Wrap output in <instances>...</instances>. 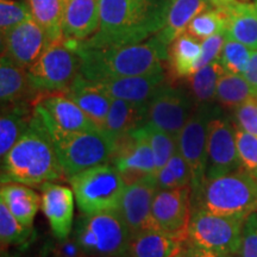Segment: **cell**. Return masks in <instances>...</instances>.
Wrapping results in <instances>:
<instances>
[{"mask_svg": "<svg viewBox=\"0 0 257 257\" xmlns=\"http://www.w3.org/2000/svg\"><path fill=\"white\" fill-rule=\"evenodd\" d=\"M76 42L61 37L50 41L30 68L31 86L41 96L50 93H66L81 70Z\"/></svg>", "mask_w": 257, "mask_h": 257, "instance_id": "cell-6", "label": "cell"}, {"mask_svg": "<svg viewBox=\"0 0 257 257\" xmlns=\"http://www.w3.org/2000/svg\"><path fill=\"white\" fill-rule=\"evenodd\" d=\"M224 73V68L217 60L189 76V92L192 93L195 104H208L216 99L218 81Z\"/></svg>", "mask_w": 257, "mask_h": 257, "instance_id": "cell-30", "label": "cell"}, {"mask_svg": "<svg viewBox=\"0 0 257 257\" xmlns=\"http://www.w3.org/2000/svg\"><path fill=\"white\" fill-rule=\"evenodd\" d=\"M167 80L168 78L163 70L146 75L105 80L95 83L111 98L123 99L137 104H148Z\"/></svg>", "mask_w": 257, "mask_h": 257, "instance_id": "cell-20", "label": "cell"}, {"mask_svg": "<svg viewBox=\"0 0 257 257\" xmlns=\"http://www.w3.org/2000/svg\"><path fill=\"white\" fill-rule=\"evenodd\" d=\"M227 22L226 8L223 9H210L198 15L189 23L187 34L195 37L199 41L214 36L218 34H225Z\"/></svg>", "mask_w": 257, "mask_h": 257, "instance_id": "cell-34", "label": "cell"}, {"mask_svg": "<svg viewBox=\"0 0 257 257\" xmlns=\"http://www.w3.org/2000/svg\"><path fill=\"white\" fill-rule=\"evenodd\" d=\"M76 205L83 214L117 210L126 188L124 179L111 163L96 166L70 176Z\"/></svg>", "mask_w": 257, "mask_h": 257, "instance_id": "cell-7", "label": "cell"}, {"mask_svg": "<svg viewBox=\"0 0 257 257\" xmlns=\"http://www.w3.org/2000/svg\"><path fill=\"white\" fill-rule=\"evenodd\" d=\"M66 94L87 114L96 126L102 130L113 98L102 91L95 82L86 79L81 73Z\"/></svg>", "mask_w": 257, "mask_h": 257, "instance_id": "cell-21", "label": "cell"}, {"mask_svg": "<svg viewBox=\"0 0 257 257\" xmlns=\"http://www.w3.org/2000/svg\"><path fill=\"white\" fill-rule=\"evenodd\" d=\"M169 0H100V23L86 47L137 44L155 36L166 22Z\"/></svg>", "mask_w": 257, "mask_h": 257, "instance_id": "cell-1", "label": "cell"}, {"mask_svg": "<svg viewBox=\"0 0 257 257\" xmlns=\"http://www.w3.org/2000/svg\"><path fill=\"white\" fill-rule=\"evenodd\" d=\"M76 50L81 60L80 73L93 82L163 72L168 55L155 36L121 47L92 48L76 42Z\"/></svg>", "mask_w": 257, "mask_h": 257, "instance_id": "cell-3", "label": "cell"}, {"mask_svg": "<svg viewBox=\"0 0 257 257\" xmlns=\"http://www.w3.org/2000/svg\"><path fill=\"white\" fill-rule=\"evenodd\" d=\"M157 189L154 175L126 185L117 211L131 236L153 229L152 208Z\"/></svg>", "mask_w": 257, "mask_h": 257, "instance_id": "cell-17", "label": "cell"}, {"mask_svg": "<svg viewBox=\"0 0 257 257\" xmlns=\"http://www.w3.org/2000/svg\"><path fill=\"white\" fill-rule=\"evenodd\" d=\"M34 117L30 102L2 105L0 117V157H4L23 136Z\"/></svg>", "mask_w": 257, "mask_h": 257, "instance_id": "cell-27", "label": "cell"}, {"mask_svg": "<svg viewBox=\"0 0 257 257\" xmlns=\"http://www.w3.org/2000/svg\"><path fill=\"white\" fill-rule=\"evenodd\" d=\"M41 95L29 79L28 69L22 68L6 56L0 61V100L2 105L30 102L35 106Z\"/></svg>", "mask_w": 257, "mask_h": 257, "instance_id": "cell-22", "label": "cell"}, {"mask_svg": "<svg viewBox=\"0 0 257 257\" xmlns=\"http://www.w3.org/2000/svg\"><path fill=\"white\" fill-rule=\"evenodd\" d=\"M53 257H88L74 237L57 239L51 249Z\"/></svg>", "mask_w": 257, "mask_h": 257, "instance_id": "cell-43", "label": "cell"}, {"mask_svg": "<svg viewBox=\"0 0 257 257\" xmlns=\"http://www.w3.org/2000/svg\"><path fill=\"white\" fill-rule=\"evenodd\" d=\"M34 107L49 135L82 133L99 128L66 93L42 95Z\"/></svg>", "mask_w": 257, "mask_h": 257, "instance_id": "cell-15", "label": "cell"}, {"mask_svg": "<svg viewBox=\"0 0 257 257\" xmlns=\"http://www.w3.org/2000/svg\"><path fill=\"white\" fill-rule=\"evenodd\" d=\"M66 180L46 125L35 112L27 131L2 159V184L17 182L40 188Z\"/></svg>", "mask_w": 257, "mask_h": 257, "instance_id": "cell-2", "label": "cell"}, {"mask_svg": "<svg viewBox=\"0 0 257 257\" xmlns=\"http://www.w3.org/2000/svg\"><path fill=\"white\" fill-rule=\"evenodd\" d=\"M72 236L88 257L127 256L133 238L117 210L80 214Z\"/></svg>", "mask_w": 257, "mask_h": 257, "instance_id": "cell-5", "label": "cell"}, {"mask_svg": "<svg viewBox=\"0 0 257 257\" xmlns=\"http://www.w3.org/2000/svg\"><path fill=\"white\" fill-rule=\"evenodd\" d=\"M243 76L249 82L253 94L257 96V50H252L249 64L243 73Z\"/></svg>", "mask_w": 257, "mask_h": 257, "instance_id": "cell-44", "label": "cell"}, {"mask_svg": "<svg viewBox=\"0 0 257 257\" xmlns=\"http://www.w3.org/2000/svg\"><path fill=\"white\" fill-rule=\"evenodd\" d=\"M213 9H223L232 5L236 0H206Z\"/></svg>", "mask_w": 257, "mask_h": 257, "instance_id": "cell-46", "label": "cell"}, {"mask_svg": "<svg viewBox=\"0 0 257 257\" xmlns=\"http://www.w3.org/2000/svg\"><path fill=\"white\" fill-rule=\"evenodd\" d=\"M201 55V41L185 32L175 38L168 47V80L172 82L188 79L197 72V63Z\"/></svg>", "mask_w": 257, "mask_h": 257, "instance_id": "cell-24", "label": "cell"}, {"mask_svg": "<svg viewBox=\"0 0 257 257\" xmlns=\"http://www.w3.org/2000/svg\"><path fill=\"white\" fill-rule=\"evenodd\" d=\"M2 257H15V256L10 255V253L8 252V250H3V251H2Z\"/></svg>", "mask_w": 257, "mask_h": 257, "instance_id": "cell-48", "label": "cell"}, {"mask_svg": "<svg viewBox=\"0 0 257 257\" xmlns=\"http://www.w3.org/2000/svg\"><path fill=\"white\" fill-rule=\"evenodd\" d=\"M246 218L192 211L187 242L200 248L236 256Z\"/></svg>", "mask_w": 257, "mask_h": 257, "instance_id": "cell-9", "label": "cell"}, {"mask_svg": "<svg viewBox=\"0 0 257 257\" xmlns=\"http://www.w3.org/2000/svg\"><path fill=\"white\" fill-rule=\"evenodd\" d=\"M0 201L5 204L19 223L27 227H34L32 225L41 207L42 199L30 186L17 182L2 184Z\"/></svg>", "mask_w": 257, "mask_h": 257, "instance_id": "cell-26", "label": "cell"}, {"mask_svg": "<svg viewBox=\"0 0 257 257\" xmlns=\"http://www.w3.org/2000/svg\"><path fill=\"white\" fill-rule=\"evenodd\" d=\"M236 134L237 147L243 169L257 179V137L246 134L238 127Z\"/></svg>", "mask_w": 257, "mask_h": 257, "instance_id": "cell-38", "label": "cell"}, {"mask_svg": "<svg viewBox=\"0 0 257 257\" xmlns=\"http://www.w3.org/2000/svg\"><path fill=\"white\" fill-rule=\"evenodd\" d=\"M234 123L246 134L257 137V96H251L233 110Z\"/></svg>", "mask_w": 257, "mask_h": 257, "instance_id": "cell-39", "label": "cell"}, {"mask_svg": "<svg viewBox=\"0 0 257 257\" xmlns=\"http://www.w3.org/2000/svg\"><path fill=\"white\" fill-rule=\"evenodd\" d=\"M255 96L249 82L242 74L225 72L217 85L216 100L227 108H236L248 99Z\"/></svg>", "mask_w": 257, "mask_h": 257, "instance_id": "cell-32", "label": "cell"}, {"mask_svg": "<svg viewBox=\"0 0 257 257\" xmlns=\"http://www.w3.org/2000/svg\"><path fill=\"white\" fill-rule=\"evenodd\" d=\"M144 134L155 157L156 170L165 167L178 149V140L166 131L150 124H143ZM156 173V172H155Z\"/></svg>", "mask_w": 257, "mask_h": 257, "instance_id": "cell-35", "label": "cell"}, {"mask_svg": "<svg viewBox=\"0 0 257 257\" xmlns=\"http://www.w3.org/2000/svg\"><path fill=\"white\" fill-rule=\"evenodd\" d=\"M48 43L46 32L31 17L2 35V55L22 68L29 69Z\"/></svg>", "mask_w": 257, "mask_h": 257, "instance_id": "cell-16", "label": "cell"}, {"mask_svg": "<svg viewBox=\"0 0 257 257\" xmlns=\"http://www.w3.org/2000/svg\"><path fill=\"white\" fill-rule=\"evenodd\" d=\"M27 3L32 18L43 29L49 42L63 37L61 0H27Z\"/></svg>", "mask_w": 257, "mask_h": 257, "instance_id": "cell-31", "label": "cell"}, {"mask_svg": "<svg viewBox=\"0 0 257 257\" xmlns=\"http://www.w3.org/2000/svg\"><path fill=\"white\" fill-rule=\"evenodd\" d=\"M186 242L175 237L149 229L133 236L128 245V257H175L185 248Z\"/></svg>", "mask_w": 257, "mask_h": 257, "instance_id": "cell-29", "label": "cell"}, {"mask_svg": "<svg viewBox=\"0 0 257 257\" xmlns=\"http://www.w3.org/2000/svg\"><path fill=\"white\" fill-rule=\"evenodd\" d=\"M225 37L239 42L251 50H257V6L246 2H236L227 6Z\"/></svg>", "mask_w": 257, "mask_h": 257, "instance_id": "cell-25", "label": "cell"}, {"mask_svg": "<svg viewBox=\"0 0 257 257\" xmlns=\"http://www.w3.org/2000/svg\"><path fill=\"white\" fill-rule=\"evenodd\" d=\"M191 186L157 191L153 201V229L187 242L192 217Z\"/></svg>", "mask_w": 257, "mask_h": 257, "instance_id": "cell-13", "label": "cell"}, {"mask_svg": "<svg viewBox=\"0 0 257 257\" xmlns=\"http://www.w3.org/2000/svg\"><path fill=\"white\" fill-rule=\"evenodd\" d=\"M66 181L93 167L110 163L113 140L101 128L72 134H51Z\"/></svg>", "mask_w": 257, "mask_h": 257, "instance_id": "cell-8", "label": "cell"}, {"mask_svg": "<svg viewBox=\"0 0 257 257\" xmlns=\"http://www.w3.org/2000/svg\"><path fill=\"white\" fill-rule=\"evenodd\" d=\"M187 243V242H186ZM175 257H193V255L191 253V251H189L188 250V248H187V244H186L185 245V248L181 250V251H180L178 255H176Z\"/></svg>", "mask_w": 257, "mask_h": 257, "instance_id": "cell-47", "label": "cell"}, {"mask_svg": "<svg viewBox=\"0 0 257 257\" xmlns=\"http://www.w3.org/2000/svg\"><path fill=\"white\" fill-rule=\"evenodd\" d=\"M100 0H61L63 37L86 41L95 34L100 23Z\"/></svg>", "mask_w": 257, "mask_h": 257, "instance_id": "cell-19", "label": "cell"}, {"mask_svg": "<svg viewBox=\"0 0 257 257\" xmlns=\"http://www.w3.org/2000/svg\"><path fill=\"white\" fill-rule=\"evenodd\" d=\"M212 9L206 0H169L166 22L155 37L163 47L168 49L175 38L187 31L191 22L198 15Z\"/></svg>", "mask_w": 257, "mask_h": 257, "instance_id": "cell-23", "label": "cell"}, {"mask_svg": "<svg viewBox=\"0 0 257 257\" xmlns=\"http://www.w3.org/2000/svg\"><path fill=\"white\" fill-rule=\"evenodd\" d=\"M252 50L239 42L225 38L219 55V63L226 73L242 74L248 67Z\"/></svg>", "mask_w": 257, "mask_h": 257, "instance_id": "cell-36", "label": "cell"}, {"mask_svg": "<svg viewBox=\"0 0 257 257\" xmlns=\"http://www.w3.org/2000/svg\"><path fill=\"white\" fill-rule=\"evenodd\" d=\"M166 166L168 167L170 172L173 173L179 187L191 186V169H189L188 163L186 162V160L184 159V156L181 155V153L179 152V149H176V152L173 154V156L170 157V160L168 161V163H167Z\"/></svg>", "mask_w": 257, "mask_h": 257, "instance_id": "cell-42", "label": "cell"}, {"mask_svg": "<svg viewBox=\"0 0 257 257\" xmlns=\"http://www.w3.org/2000/svg\"><path fill=\"white\" fill-rule=\"evenodd\" d=\"M234 257H257V212L250 214L244 221L242 244Z\"/></svg>", "mask_w": 257, "mask_h": 257, "instance_id": "cell-40", "label": "cell"}, {"mask_svg": "<svg viewBox=\"0 0 257 257\" xmlns=\"http://www.w3.org/2000/svg\"><path fill=\"white\" fill-rule=\"evenodd\" d=\"M108 257H128V256H108Z\"/></svg>", "mask_w": 257, "mask_h": 257, "instance_id": "cell-49", "label": "cell"}, {"mask_svg": "<svg viewBox=\"0 0 257 257\" xmlns=\"http://www.w3.org/2000/svg\"><path fill=\"white\" fill-rule=\"evenodd\" d=\"M195 107L197 104L191 92L167 80L147 104L144 124L159 127L178 138Z\"/></svg>", "mask_w": 257, "mask_h": 257, "instance_id": "cell-11", "label": "cell"}, {"mask_svg": "<svg viewBox=\"0 0 257 257\" xmlns=\"http://www.w3.org/2000/svg\"><path fill=\"white\" fill-rule=\"evenodd\" d=\"M255 4H256V6H257V0H255Z\"/></svg>", "mask_w": 257, "mask_h": 257, "instance_id": "cell-51", "label": "cell"}, {"mask_svg": "<svg viewBox=\"0 0 257 257\" xmlns=\"http://www.w3.org/2000/svg\"><path fill=\"white\" fill-rule=\"evenodd\" d=\"M34 227H27L18 221L9 208L0 201V243L2 251L10 246L25 248L34 239Z\"/></svg>", "mask_w": 257, "mask_h": 257, "instance_id": "cell-33", "label": "cell"}, {"mask_svg": "<svg viewBox=\"0 0 257 257\" xmlns=\"http://www.w3.org/2000/svg\"><path fill=\"white\" fill-rule=\"evenodd\" d=\"M220 113L212 102L199 104L182 130L180 131L178 149L191 169V189L194 192L205 180L208 126L211 120Z\"/></svg>", "mask_w": 257, "mask_h": 257, "instance_id": "cell-10", "label": "cell"}, {"mask_svg": "<svg viewBox=\"0 0 257 257\" xmlns=\"http://www.w3.org/2000/svg\"><path fill=\"white\" fill-rule=\"evenodd\" d=\"M238 2H246V0H238Z\"/></svg>", "mask_w": 257, "mask_h": 257, "instance_id": "cell-50", "label": "cell"}, {"mask_svg": "<svg viewBox=\"0 0 257 257\" xmlns=\"http://www.w3.org/2000/svg\"><path fill=\"white\" fill-rule=\"evenodd\" d=\"M191 201L192 211L248 218L257 212V179L244 169L205 179Z\"/></svg>", "mask_w": 257, "mask_h": 257, "instance_id": "cell-4", "label": "cell"}, {"mask_svg": "<svg viewBox=\"0 0 257 257\" xmlns=\"http://www.w3.org/2000/svg\"><path fill=\"white\" fill-rule=\"evenodd\" d=\"M225 38L224 34H218L201 41V55L197 63V70L219 59Z\"/></svg>", "mask_w": 257, "mask_h": 257, "instance_id": "cell-41", "label": "cell"}, {"mask_svg": "<svg viewBox=\"0 0 257 257\" xmlns=\"http://www.w3.org/2000/svg\"><path fill=\"white\" fill-rule=\"evenodd\" d=\"M237 127L219 113L208 126L205 179H214L243 169L237 147Z\"/></svg>", "mask_w": 257, "mask_h": 257, "instance_id": "cell-14", "label": "cell"}, {"mask_svg": "<svg viewBox=\"0 0 257 257\" xmlns=\"http://www.w3.org/2000/svg\"><path fill=\"white\" fill-rule=\"evenodd\" d=\"M31 17L32 16L28 3L16 2V0H0V31H2V35Z\"/></svg>", "mask_w": 257, "mask_h": 257, "instance_id": "cell-37", "label": "cell"}, {"mask_svg": "<svg viewBox=\"0 0 257 257\" xmlns=\"http://www.w3.org/2000/svg\"><path fill=\"white\" fill-rule=\"evenodd\" d=\"M187 244V248L193 257H234L232 255H227V253H221V252H217V251H212V250H207L204 248H200V246L193 245L191 243H186Z\"/></svg>", "mask_w": 257, "mask_h": 257, "instance_id": "cell-45", "label": "cell"}, {"mask_svg": "<svg viewBox=\"0 0 257 257\" xmlns=\"http://www.w3.org/2000/svg\"><path fill=\"white\" fill-rule=\"evenodd\" d=\"M41 208L56 239L68 238L74 227L73 189L55 182H47L40 187Z\"/></svg>", "mask_w": 257, "mask_h": 257, "instance_id": "cell-18", "label": "cell"}, {"mask_svg": "<svg viewBox=\"0 0 257 257\" xmlns=\"http://www.w3.org/2000/svg\"><path fill=\"white\" fill-rule=\"evenodd\" d=\"M110 163L119 172L126 185L155 174V157L143 125L113 141Z\"/></svg>", "mask_w": 257, "mask_h": 257, "instance_id": "cell-12", "label": "cell"}, {"mask_svg": "<svg viewBox=\"0 0 257 257\" xmlns=\"http://www.w3.org/2000/svg\"><path fill=\"white\" fill-rule=\"evenodd\" d=\"M146 111L147 104L113 98L102 131L113 141L117 140L142 126L146 120Z\"/></svg>", "mask_w": 257, "mask_h": 257, "instance_id": "cell-28", "label": "cell"}]
</instances>
